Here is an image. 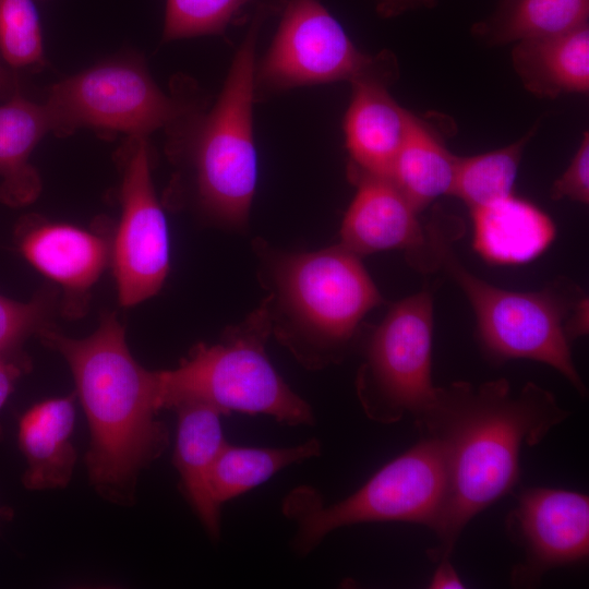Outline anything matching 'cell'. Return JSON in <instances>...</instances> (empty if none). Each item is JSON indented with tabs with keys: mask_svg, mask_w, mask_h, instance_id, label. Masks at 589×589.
<instances>
[{
	"mask_svg": "<svg viewBox=\"0 0 589 589\" xmlns=\"http://www.w3.org/2000/svg\"><path fill=\"white\" fill-rule=\"evenodd\" d=\"M0 51L16 68L43 61L40 23L32 0H0Z\"/></svg>",
	"mask_w": 589,
	"mask_h": 589,
	"instance_id": "obj_26",
	"label": "cell"
},
{
	"mask_svg": "<svg viewBox=\"0 0 589 589\" xmlns=\"http://www.w3.org/2000/svg\"><path fill=\"white\" fill-rule=\"evenodd\" d=\"M178 416L173 464L183 492L211 537L219 536V505L209 488V471L226 442L220 424L223 416L215 407L200 400L176 404Z\"/></svg>",
	"mask_w": 589,
	"mask_h": 589,
	"instance_id": "obj_17",
	"label": "cell"
},
{
	"mask_svg": "<svg viewBox=\"0 0 589 589\" xmlns=\"http://www.w3.org/2000/svg\"><path fill=\"white\" fill-rule=\"evenodd\" d=\"M9 86V77L4 69L0 65V94H2Z\"/></svg>",
	"mask_w": 589,
	"mask_h": 589,
	"instance_id": "obj_32",
	"label": "cell"
},
{
	"mask_svg": "<svg viewBox=\"0 0 589 589\" xmlns=\"http://www.w3.org/2000/svg\"><path fill=\"white\" fill-rule=\"evenodd\" d=\"M393 55L361 52L339 22L317 0H286L281 20L254 71V98L289 88L351 82L372 72Z\"/></svg>",
	"mask_w": 589,
	"mask_h": 589,
	"instance_id": "obj_9",
	"label": "cell"
},
{
	"mask_svg": "<svg viewBox=\"0 0 589 589\" xmlns=\"http://www.w3.org/2000/svg\"><path fill=\"white\" fill-rule=\"evenodd\" d=\"M55 299L56 294L48 289L27 302L0 294V352L21 350L26 338L49 326Z\"/></svg>",
	"mask_w": 589,
	"mask_h": 589,
	"instance_id": "obj_27",
	"label": "cell"
},
{
	"mask_svg": "<svg viewBox=\"0 0 589 589\" xmlns=\"http://www.w3.org/2000/svg\"><path fill=\"white\" fill-rule=\"evenodd\" d=\"M357 191L340 228V244L358 256L404 249L411 261L423 263L430 252L426 230L418 211L385 177L348 167Z\"/></svg>",
	"mask_w": 589,
	"mask_h": 589,
	"instance_id": "obj_14",
	"label": "cell"
},
{
	"mask_svg": "<svg viewBox=\"0 0 589 589\" xmlns=\"http://www.w3.org/2000/svg\"><path fill=\"white\" fill-rule=\"evenodd\" d=\"M446 473L437 442L423 436L383 466L358 491L325 506L312 490L293 491L285 514L297 520L294 550L305 555L334 530L363 522L405 521L433 528L445 494Z\"/></svg>",
	"mask_w": 589,
	"mask_h": 589,
	"instance_id": "obj_7",
	"label": "cell"
},
{
	"mask_svg": "<svg viewBox=\"0 0 589 589\" xmlns=\"http://www.w3.org/2000/svg\"><path fill=\"white\" fill-rule=\"evenodd\" d=\"M271 334L264 298L217 344H197L176 369L156 371L159 408L193 399L221 414H266L290 426L314 425L311 406L285 383L265 352Z\"/></svg>",
	"mask_w": 589,
	"mask_h": 589,
	"instance_id": "obj_5",
	"label": "cell"
},
{
	"mask_svg": "<svg viewBox=\"0 0 589 589\" xmlns=\"http://www.w3.org/2000/svg\"><path fill=\"white\" fill-rule=\"evenodd\" d=\"M513 68L522 86L539 98L589 91V26L519 40L512 50Z\"/></svg>",
	"mask_w": 589,
	"mask_h": 589,
	"instance_id": "obj_19",
	"label": "cell"
},
{
	"mask_svg": "<svg viewBox=\"0 0 589 589\" xmlns=\"http://www.w3.org/2000/svg\"><path fill=\"white\" fill-rule=\"evenodd\" d=\"M284 1L256 8L236 51L223 89L213 108L196 121L189 145L193 193L200 209L218 224L243 227L257 181L253 136L256 44L267 17Z\"/></svg>",
	"mask_w": 589,
	"mask_h": 589,
	"instance_id": "obj_6",
	"label": "cell"
},
{
	"mask_svg": "<svg viewBox=\"0 0 589 589\" xmlns=\"http://www.w3.org/2000/svg\"><path fill=\"white\" fill-rule=\"evenodd\" d=\"M74 423V395L43 400L22 414L17 441L26 460L22 477L26 489L68 485L76 462L72 443Z\"/></svg>",
	"mask_w": 589,
	"mask_h": 589,
	"instance_id": "obj_16",
	"label": "cell"
},
{
	"mask_svg": "<svg viewBox=\"0 0 589 589\" xmlns=\"http://www.w3.org/2000/svg\"><path fill=\"white\" fill-rule=\"evenodd\" d=\"M457 156L416 117L396 155L389 179L420 212L441 195H450Z\"/></svg>",
	"mask_w": 589,
	"mask_h": 589,
	"instance_id": "obj_21",
	"label": "cell"
},
{
	"mask_svg": "<svg viewBox=\"0 0 589 589\" xmlns=\"http://www.w3.org/2000/svg\"><path fill=\"white\" fill-rule=\"evenodd\" d=\"M589 0H505L476 32L490 45L556 35L588 24Z\"/></svg>",
	"mask_w": 589,
	"mask_h": 589,
	"instance_id": "obj_23",
	"label": "cell"
},
{
	"mask_svg": "<svg viewBox=\"0 0 589 589\" xmlns=\"http://www.w3.org/2000/svg\"><path fill=\"white\" fill-rule=\"evenodd\" d=\"M376 11L383 17H393L408 10L429 5L431 0H375Z\"/></svg>",
	"mask_w": 589,
	"mask_h": 589,
	"instance_id": "obj_31",
	"label": "cell"
},
{
	"mask_svg": "<svg viewBox=\"0 0 589 589\" xmlns=\"http://www.w3.org/2000/svg\"><path fill=\"white\" fill-rule=\"evenodd\" d=\"M470 213L473 249L493 264L532 261L550 247L556 235L548 214L514 194L470 209Z\"/></svg>",
	"mask_w": 589,
	"mask_h": 589,
	"instance_id": "obj_18",
	"label": "cell"
},
{
	"mask_svg": "<svg viewBox=\"0 0 589 589\" xmlns=\"http://www.w3.org/2000/svg\"><path fill=\"white\" fill-rule=\"evenodd\" d=\"M433 298L423 290L396 302L372 333L356 388L370 420L383 424L411 414L414 422L431 404Z\"/></svg>",
	"mask_w": 589,
	"mask_h": 589,
	"instance_id": "obj_8",
	"label": "cell"
},
{
	"mask_svg": "<svg viewBox=\"0 0 589 589\" xmlns=\"http://www.w3.org/2000/svg\"><path fill=\"white\" fill-rule=\"evenodd\" d=\"M553 200L589 202V134L585 132L574 157L563 175L551 187Z\"/></svg>",
	"mask_w": 589,
	"mask_h": 589,
	"instance_id": "obj_28",
	"label": "cell"
},
{
	"mask_svg": "<svg viewBox=\"0 0 589 589\" xmlns=\"http://www.w3.org/2000/svg\"><path fill=\"white\" fill-rule=\"evenodd\" d=\"M38 335L73 374L89 425L86 466L92 484L110 501L129 500L139 472L168 445L166 425L156 418V371L132 357L124 327L113 313L104 314L85 338L68 337L50 326Z\"/></svg>",
	"mask_w": 589,
	"mask_h": 589,
	"instance_id": "obj_2",
	"label": "cell"
},
{
	"mask_svg": "<svg viewBox=\"0 0 589 589\" xmlns=\"http://www.w3.org/2000/svg\"><path fill=\"white\" fill-rule=\"evenodd\" d=\"M271 0H167L164 39L224 34L242 20L251 7Z\"/></svg>",
	"mask_w": 589,
	"mask_h": 589,
	"instance_id": "obj_25",
	"label": "cell"
},
{
	"mask_svg": "<svg viewBox=\"0 0 589 589\" xmlns=\"http://www.w3.org/2000/svg\"><path fill=\"white\" fill-rule=\"evenodd\" d=\"M120 201L110 266L120 304L132 306L160 290L170 259L167 223L153 187L144 136H134L124 165Z\"/></svg>",
	"mask_w": 589,
	"mask_h": 589,
	"instance_id": "obj_11",
	"label": "cell"
},
{
	"mask_svg": "<svg viewBox=\"0 0 589 589\" xmlns=\"http://www.w3.org/2000/svg\"><path fill=\"white\" fill-rule=\"evenodd\" d=\"M255 242L272 334L309 370L341 362L360 322L383 302L359 256L340 243L290 253Z\"/></svg>",
	"mask_w": 589,
	"mask_h": 589,
	"instance_id": "obj_3",
	"label": "cell"
},
{
	"mask_svg": "<svg viewBox=\"0 0 589 589\" xmlns=\"http://www.w3.org/2000/svg\"><path fill=\"white\" fill-rule=\"evenodd\" d=\"M52 130L80 127L144 136L189 118L192 109L164 94L142 65L110 62L56 84L45 104Z\"/></svg>",
	"mask_w": 589,
	"mask_h": 589,
	"instance_id": "obj_10",
	"label": "cell"
},
{
	"mask_svg": "<svg viewBox=\"0 0 589 589\" xmlns=\"http://www.w3.org/2000/svg\"><path fill=\"white\" fill-rule=\"evenodd\" d=\"M112 231L85 229L32 216L21 220L15 244L22 256L62 289V312H85L92 287L111 263Z\"/></svg>",
	"mask_w": 589,
	"mask_h": 589,
	"instance_id": "obj_13",
	"label": "cell"
},
{
	"mask_svg": "<svg viewBox=\"0 0 589 589\" xmlns=\"http://www.w3.org/2000/svg\"><path fill=\"white\" fill-rule=\"evenodd\" d=\"M444 215L426 227L431 260L442 266L467 297L484 353L494 362L529 359L560 372L580 394L586 386L574 364L570 341L588 332V297L568 279L543 290L510 291L469 272L452 250Z\"/></svg>",
	"mask_w": 589,
	"mask_h": 589,
	"instance_id": "obj_4",
	"label": "cell"
},
{
	"mask_svg": "<svg viewBox=\"0 0 589 589\" xmlns=\"http://www.w3.org/2000/svg\"><path fill=\"white\" fill-rule=\"evenodd\" d=\"M29 368L31 361L22 350L0 352V411L20 377L27 373ZM1 435L0 424V438Z\"/></svg>",
	"mask_w": 589,
	"mask_h": 589,
	"instance_id": "obj_29",
	"label": "cell"
},
{
	"mask_svg": "<svg viewBox=\"0 0 589 589\" xmlns=\"http://www.w3.org/2000/svg\"><path fill=\"white\" fill-rule=\"evenodd\" d=\"M317 438L290 447H240L227 441L209 471V488L215 502L236 498L265 482L281 469L321 455Z\"/></svg>",
	"mask_w": 589,
	"mask_h": 589,
	"instance_id": "obj_22",
	"label": "cell"
},
{
	"mask_svg": "<svg viewBox=\"0 0 589 589\" xmlns=\"http://www.w3.org/2000/svg\"><path fill=\"white\" fill-rule=\"evenodd\" d=\"M509 538L524 551L512 582L529 587L550 569L584 562L589 554L588 495L565 489L527 488L506 517Z\"/></svg>",
	"mask_w": 589,
	"mask_h": 589,
	"instance_id": "obj_12",
	"label": "cell"
},
{
	"mask_svg": "<svg viewBox=\"0 0 589 589\" xmlns=\"http://www.w3.org/2000/svg\"><path fill=\"white\" fill-rule=\"evenodd\" d=\"M52 130L46 105L32 103L19 94L0 106V201L12 207L37 199L41 181L29 164L39 140Z\"/></svg>",
	"mask_w": 589,
	"mask_h": 589,
	"instance_id": "obj_20",
	"label": "cell"
},
{
	"mask_svg": "<svg viewBox=\"0 0 589 589\" xmlns=\"http://www.w3.org/2000/svg\"><path fill=\"white\" fill-rule=\"evenodd\" d=\"M568 414L551 392L531 382L519 392L506 378L435 386L416 422L437 442L445 464V494L432 528L438 543L428 550L432 561L450 558L466 525L516 484L524 445L540 443Z\"/></svg>",
	"mask_w": 589,
	"mask_h": 589,
	"instance_id": "obj_1",
	"label": "cell"
},
{
	"mask_svg": "<svg viewBox=\"0 0 589 589\" xmlns=\"http://www.w3.org/2000/svg\"><path fill=\"white\" fill-rule=\"evenodd\" d=\"M430 589H457L465 585L449 558L441 560L429 581Z\"/></svg>",
	"mask_w": 589,
	"mask_h": 589,
	"instance_id": "obj_30",
	"label": "cell"
},
{
	"mask_svg": "<svg viewBox=\"0 0 589 589\" xmlns=\"http://www.w3.org/2000/svg\"><path fill=\"white\" fill-rule=\"evenodd\" d=\"M536 130L537 127L502 148L473 156H457L450 195L473 209L513 194L524 148Z\"/></svg>",
	"mask_w": 589,
	"mask_h": 589,
	"instance_id": "obj_24",
	"label": "cell"
},
{
	"mask_svg": "<svg viewBox=\"0 0 589 589\" xmlns=\"http://www.w3.org/2000/svg\"><path fill=\"white\" fill-rule=\"evenodd\" d=\"M11 516H12V510L10 508L0 506V520L9 519L11 518Z\"/></svg>",
	"mask_w": 589,
	"mask_h": 589,
	"instance_id": "obj_33",
	"label": "cell"
},
{
	"mask_svg": "<svg viewBox=\"0 0 589 589\" xmlns=\"http://www.w3.org/2000/svg\"><path fill=\"white\" fill-rule=\"evenodd\" d=\"M395 57L351 81L352 94L344 119L348 167L389 178L406 135L411 112L392 97L388 86L397 77Z\"/></svg>",
	"mask_w": 589,
	"mask_h": 589,
	"instance_id": "obj_15",
	"label": "cell"
}]
</instances>
